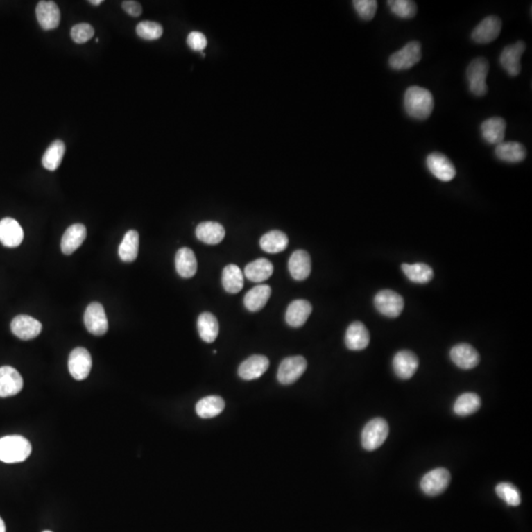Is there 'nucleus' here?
<instances>
[{
    "label": "nucleus",
    "instance_id": "1",
    "mask_svg": "<svg viewBox=\"0 0 532 532\" xmlns=\"http://www.w3.org/2000/svg\"><path fill=\"white\" fill-rule=\"evenodd\" d=\"M404 108L407 114L415 119H427L434 110L432 93L419 86H411L404 94Z\"/></svg>",
    "mask_w": 532,
    "mask_h": 532
},
{
    "label": "nucleus",
    "instance_id": "2",
    "mask_svg": "<svg viewBox=\"0 0 532 532\" xmlns=\"http://www.w3.org/2000/svg\"><path fill=\"white\" fill-rule=\"evenodd\" d=\"M31 452V444L22 436H6L0 439V461L3 463H22L29 458Z\"/></svg>",
    "mask_w": 532,
    "mask_h": 532
},
{
    "label": "nucleus",
    "instance_id": "3",
    "mask_svg": "<svg viewBox=\"0 0 532 532\" xmlns=\"http://www.w3.org/2000/svg\"><path fill=\"white\" fill-rule=\"evenodd\" d=\"M489 62L486 58H477L473 60L466 70L470 92L477 97H483L488 92L487 75L489 74Z\"/></svg>",
    "mask_w": 532,
    "mask_h": 532
},
{
    "label": "nucleus",
    "instance_id": "4",
    "mask_svg": "<svg viewBox=\"0 0 532 532\" xmlns=\"http://www.w3.org/2000/svg\"><path fill=\"white\" fill-rule=\"evenodd\" d=\"M390 428L388 422L383 418H375L368 422L362 431V446L366 451H375L384 444L388 438Z\"/></svg>",
    "mask_w": 532,
    "mask_h": 532
},
{
    "label": "nucleus",
    "instance_id": "5",
    "mask_svg": "<svg viewBox=\"0 0 532 532\" xmlns=\"http://www.w3.org/2000/svg\"><path fill=\"white\" fill-rule=\"evenodd\" d=\"M422 58L421 44L419 42H410L405 44L402 50L395 51L391 55L388 65L395 70L411 69L420 62Z\"/></svg>",
    "mask_w": 532,
    "mask_h": 532
},
{
    "label": "nucleus",
    "instance_id": "6",
    "mask_svg": "<svg viewBox=\"0 0 532 532\" xmlns=\"http://www.w3.org/2000/svg\"><path fill=\"white\" fill-rule=\"evenodd\" d=\"M375 307L379 314L388 318H397L404 309V300L393 290H381L374 300Z\"/></svg>",
    "mask_w": 532,
    "mask_h": 532
},
{
    "label": "nucleus",
    "instance_id": "7",
    "mask_svg": "<svg viewBox=\"0 0 532 532\" xmlns=\"http://www.w3.org/2000/svg\"><path fill=\"white\" fill-rule=\"evenodd\" d=\"M307 360L303 356H293L281 362L278 368L277 379L284 386L294 384L303 376L307 370Z\"/></svg>",
    "mask_w": 532,
    "mask_h": 532
},
{
    "label": "nucleus",
    "instance_id": "8",
    "mask_svg": "<svg viewBox=\"0 0 532 532\" xmlns=\"http://www.w3.org/2000/svg\"><path fill=\"white\" fill-rule=\"evenodd\" d=\"M451 483V473L446 468H436L421 479L422 491L426 495L435 497L445 491Z\"/></svg>",
    "mask_w": 532,
    "mask_h": 532
},
{
    "label": "nucleus",
    "instance_id": "9",
    "mask_svg": "<svg viewBox=\"0 0 532 532\" xmlns=\"http://www.w3.org/2000/svg\"><path fill=\"white\" fill-rule=\"evenodd\" d=\"M84 323L87 330L95 336H102L107 334L109 323L104 307L97 302L89 304L84 315Z\"/></svg>",
    "mask_w": 532,
    "mask_h": 532
},
{
    "label": "nucleus",
    "instance_id": "10",
    "mask_svg": "<svg viewBox=\"0 0 532 532\" xmlns=\"http://www.w3.org/2000/svg\"><path fill=\"white\" fill-rule=\"evenodd\" d=\"M92 369V357L89 351L83 347H77L70 353L69 370L72 378L76 381H83L90 374Z\"/></svg>",
    "mask_w": 532,
    "mask_h": 532
},
{
    "label": "nucleus",
    "instance_id": "11",
    "mask_svg": "<svg viewBox=\"0 0 532 532\" xmlns=\"http://www.w3.org/2000/svg\"><path fill=\"white\" fill-rule=\"evenodd\" d=\"M526 46L524 42H517L514 44L506 46L500 55L501 67L507 71L510 76H517L522 71V63L520 58L526 51Z\"/></svg>",
    "mask_w": 532,
    "mask_h": 532
},
{
    "label": "nucleus",
    "instance_id": "12",
    "mask_svg": "<svg viewBox=\"0 0 532 532\" xmlns=\"http://www.w3.org/2000/svg\"><path fill=\"white\" fill-rule=\"evenodd\" d=\"M43 325L32 316L20 315L15 316L11 322V332L22 341H31L41 334Z\"/></svg>",
    "mask_w": 532,
    "mask_h": 532
},
{
    "label": "nucleus",
    "instance_id": "13",
    "mask_svg": "<svg viewBox=\"0 0 532 532\" xmlns=\"http://www.w3.org/2000/svg\"><path fill=\"white\" fill-rule=\"evenodd\" d=\"M427 167L434 177L442 182H451L456 175V170L452 161L442 153H431L427 157Z\"/></svg>",
    "mask_w": 532,
    "mask_h": 532
},
{
    "label": "nucleus",
    "instance_id": "14",
    "mask_svg": "<svg viewBox=\"0 0 532 532\" xmlns=\"http://www.w3.org/2000/svg\"><path fill=\"white\" fill-rule=\"evenodd\" d=\"M501 30V19L497 16H488L483 19L473 30L471 37L477 44H490L495 41Z\"/></svg>",
    "mask_w": 532,
    "mask_h": 532
},
{
    "label": "nucleus",
    "instance_id": "15",
    "mask_svg": "<svg viewBox=\"0 0 532 532\" xmlns=\"http://www.w3.org/2000/svg\"><path fill=\"white\" fill-rule=\"evenodd\" d=\"M23 379L17 370L9 366L0 368V397H9L20 393Z\"/></svg>",
    "mask_w": 532,
    "mask_h": 532
},
{
    "label": "nucleus",
    "instance_id": "16",
    "mask_svg": "<svg viewBox=\"0 0 532 532\" xmlns=\"http://www.w3.org/2000/svg\"><path fill=\"white\" fill-rule=\"evenodd\" d=\"M393 371L402 379H409L418 370L419 360L413 352L409 350L400 351L393 361Z\"/></svg>",
    "mask_w": 532,
    "mask_h": 532
},
{
    "label": "nucleus",
    "instance_id": "17",
    "mask_svg": "<svg viewBox=\"0 0 532 532\" xmlns=\"http://www.w3.org/2000/svg\"><path fill=\"white\" fill-rule=\"evenodd\" d=\"M24 232L20 224L12 218L0 221V243L6 248H17L22 243Z\"/></svg>",
    "mask_w": 532,
    "mask_h": 532
},
{
    "label": "nucleus",
    "instance_id": "18",
    "mask_svg": "<svg viewBox=\"0 0 532 532\" xmlns=\"http://www.w3.org/2000/svg\"><path fill=\"white\" fill-rule=\"evenodd\" d=\"M451 359L461 369L471 370L479 364L480 356L474 347L461 343L452 347Z\"/></svg>",
    "mask_w": 532,
    "mask_h": 532
},
{
    "label": "nucleus",
    "instance_id": "19",
    "mask_svg": "<svg viewBox=\"0 0 532 532\" xmlns=\"http://www.w3.org/2000/svg\"><path fill=\"white\" fill-rule=\"evenodd\" d=\"M37 22L44 30H53L60 23V11L55 1H40L36 8Z\"/></svg>",
    "mask_w": 532,
    "mask_h": 532
},
{
    "label": "nucleus",
    "instance_id": "20",
    "mask_svg": "<svg viewBox=\"0 0 532 532\" xmlns=\"http://www.w3.org/2000/svg\"><path fill=\"white\" fill-rule=\"evenodd\" d=\"M269 360L264 355H252L243 361L238 370L239 376L245 381L259 379L268 370Z\"/></svg>",
    "mask_w": 532,
    "mask_h": 532
},
{
    "label": "nucleus",
    "instance_id": "21",
    "mask_svg": "<svg viewBox=\"0 0 532 532\" xmlns=\"http://www.w3.org/2000/svg\"><path fill=\"white\" fill-rule=\"evenodd\" d=\"M370 343V334L364 323L354 322L347 328L346 347L352 351L364 350Z\"/></svg>",
    "mask_w": 532,
    "mask_h": 532
},
{
    "label": "nucleus",
    "instance_id": "22",
    "mask_svg": "<svg viewBox=\"0 0 532 532\" xmlns=\"http://www.w3.org/2000/svg\"><path fill=\"white\" fill-rule=\"evenodd\" d=\"M311 304L307 300H295L288 306L286 311V323L292 327H303L311 316Z\"/></svg>",
    "mask_w": 532,
    "mask_h": 532
},
{
    "label": "nucleus",
    "instance_id": "23",
    "mask_svg": "<svg viewBox=\"0 0 532 532\" xmlns=\"http://www.w3.org/2000/svg\"><path fill=\"white\" fill-rule=\"evenodd\" d=\"M506 128L507 123L504 119L493 117L486 119L481 124L483 139L490 144L499 145L505 139Z\"/></svg>",
    "mask_w": 532,
    "mask_h": 532
},
{
    "label": "nucleus",
    "instance_id": "24",
    "mask_svg": "<svg viewBox=\"0 0 532 532\" xmlns=\"http://www.w3.org/2000/svg\"><path fill=\"white\" fill-rule=\"evenodd\" d=\"M290 274L295 280L303 281L309 277L311 271V257L306 250H298L293 252L288 262Z\"/></svg>",
    "mask_w": 532,
    "mask_h": 532
},
{
    "label": "nucleus",
    "instance_id": "25",
    "mask_svg": "<svg viewBox=\"0 0 532 532\" xmlns=\"http://www.w3.org/2000/svg\"><path fill=\"white\" fill-rule=\"evenodd\" d=\"M87 236L86 227L83 224H74L67 228L62 239V250L63 254L70 255L74 254Z\"/></svg>",
    "mask_w": 532,
    "mask_h": 532
},
{
    "label": "nucleus",
    "instance_id": "26",
    "mask_svg": "<svg viewBox=\"0 0 532 532\" xmlns=\"http://www.w3.org/2000/svg\"><path fill=\"white\" fill-rule=\"evenodd\" d=\"M175 269L180 276L184 278H191L198 271V260L192 250L189 248H182L175 255Z\"/></svg>",
    "mask_w": 532,
    "mask_h": 532
},
{
    "label": "nucleus",
    "instance_id": "27",
    "mask_svg": "<svg viewBox=\"0 0 532 532\" xmlns=\"http://www.w3.org/2000/svg\"><path fill=\"white\" fill-rule=\"evenodd\" d=\"M497 158L507 163H520L526 157V149L522 143L515 141L501 142L495 149Z\"/></svg>",
    "mask_w": 532,
    "mask_h": 532
},
{
    "label": "nucleus",
    "instance_id": "28",
    "mask_svg": "<svg viewBox=\"0 0 532 532\" xmlns=\"http://www.w3.org/2000/svg\"><path fill=\"white\" fill-rule=\"evenodd\" d=\"M225 229L217 222H203L196 227V238L207 245H217L225 238Z\"/></svg>",
    "mask_w": 532,
    "mask_h": 532
},
{
    "label": "nucleus",
    "instance_id": "29",
    "mask_svg": "<svg viewBox=\"0 0 532 532\" xmlns=\"http://www.w3.org/2000/svg\"><path fill=\"white\" fill-rule=\"evenodd\" d=\"M271 295V286H255L246 294L243 304L250 311H259L266 306Z\"/></svg>",
    "mask_w": 532,
    "mask_h": 532
},
{
    "label": "nucleus",
    "instance_id": "30",
    "mask_svg": "<svg viewBox=\"0 0 532 532\" xmlns=\"http://www.w3.org/2000/svg\"><path fill=\"white\" fill-rule=\"evenodd\" d=\"M198 330L199 336L206 343H212L216 341L219 334V323L216 316L208 311L201 314L198 316Z\"/></svg>",
    "mask_w": 532,
    "mask_h": 532
},
{
    "label": "nucleus",
    "instance_id": "31",
    "mask_svg": "<svg viewBox=\"0 0 532 532\" xmlns=\"http://www.w3.org/2000/svg\"><path fill=\"white\" fill-rule=\"evenodd\" d=\"M245 275L252 282L260 283L267 280L273 273V266L268 259H259L248 264L245 268Z\"/></svg>",
    "mask_w": 532,
    "mask_h": 532
},
{
    "label": "nucleus",
    "instance_id": "32",
    "mask_svg": "<svg viewBox=\"0 0 532 532\" xmlns=\"http://www.w3.org/2000/svg\"><path fill=\"white\" fill-rule=\"evenodd\" d=\"M224 409L223 398L217 395H210L199 400L196 406V411L200 418L208 419L218 416L222 413Z\"/></svg>",
    "mask_w": 532,
    "mask_h": 532
},
{
    "label": "nucleus",
    "instance_id": "33",
    "mask_svg": "<svg viewBox=\"0 0 532 532\" xmlns=\"http://www.w3.org/2000/svg\"><path fill=\"white\" fill-rule=\"evenodd\" d=\"M288 243L289 240L287 235L277 230L264 234L259 241L260 248L269 254H278L283 252L288 247Z\"/></svg>",
    "mask_w": 532,
    "mask_h": 532
},
{
    "label": "nucleus",
    "instance_id": "34",
    "mask_svg": "<svg viewBox=\"0 0 532 532\" xmlns=\"http://www.w3.org/2000/svg\"><path fill=\"white\" fill-rule=\"evenodd\" d=\"M222 284L225 291L230 294H237L243 287V273L236 264H229L222 273Z\"/></svg>",
    "mask_w": 532,
    "mask_h": 532
},
{
    "label": "nucleus",
    "instance_id": "35",
    "mask_svg": "<svg viewBox=\"0 0 532 532\" xmlns=\"http://www.w3.org/2000/svg\"><path fill=\"white\" fill-rule=\"evenodd\" d=\"M139 248V235L135 230H130L126 234L119 247V255L124 262H132L137 259Z\"/></svg>",
    "mask_w": 532,
    "mask_h": 532
},
{
    "label": "nucleus",
    "instance_id": "36",
    "mask_svg": "<svg viewBox=\"0 0 532 532\" xmlns=\"http://www.w3.org/2000/svg\"><path fill=\"white\" fill-rule=\"evenodd\" d=\"M402 269L403 273L405 274V276H406L411 282L417 283V284H426V283L430 282L434 277L433 269L431 268L428 264H402Z\"/></svg>",
    "mask_w": 532,
    "mask_h": 532
},
{
    "label": "nucleus",
    "instance_id": "37",
    "mask_svg": "<svg viewBox=\"0 0 532 532\" xmlns=\"http://www.w3.org/2000/svg\"><path fill=\"white\" fill-rule=\"evenodd\" d=\"M481 407V400L477 393H466L459 396L454 405V413L465 417L474 414Z\"/></svg>",
    "mask_w": 532,
    "mask_h": 532
},
{
    "label": "nucleus",
    "instance_id": "38",
    "mask_svg": "<svg viewBox=\"0 0 532 532\" xmlns=\"http://www.w3.org/2000/svg\"><path fill=\"white\" fill-rule=\"evenodd\" d=\"M65 153V144L62 140H55L44 152L42 163L46 170L55 171L62 164Z\"/></svg>",
    "mask_w": 532,
    "mask_h": 532
},
{
    "label": "nucleus",
    "instance_id": "39",
    "mask_svg": "<svg viewBox=\"0 0 532 532\" xmlns=\"http://www.w3.org/2000/svg\"><path fill=\"white\" fill-rule=\"evenodd\" d=\"M388 6L398 18L411 19L417 13L416 3L411 0H388Z\"/></svg>",
    "mask_w": 532,
    "mask_h": 532
},
{
    "label": "nucleus",
    "instance_id": "40",
    "mask_svg": "<svg viewBox=\"0 0 532 532\" xmlns=\"http://www.w3.org/2000/svg\"><path fill=\"white\" fill-rule=\"evenodd\" d=\"M496 494L499 498L508 504V506L517 507L520 505L522 499L519 489L513 485L512 483L501 482L496 486Z\"/></svg>",
    "mask_w": 532,
    "mask_h": 532
},
{
    "label": "nucleus",
    "instance_id": "41",
    "mask_svg": "<svg viewBox=\"0 0 532 532\" xmlns=\"http://www.w3.org/2000/svg\"><path fill=\"white\" fill-rule=\"evenodd\" d=\"M137 33L142 39L154 41V40L160 39L163 35V27L157 22L143 21L137 25Z\"/></svg>",
    "mask_w": 532,
    "mask_h": 532
},
{
    "label": "nucleus",
    "instance_id": "42",
    "mask_svg": "<svg viewBox=\"0 0 532 532\" xmlns=\"http://www.w3.org/2000/svg\"><path fill=\"white\" fill-rule=\"evenodd\" d=\"M353 6L361 19L370 21L376 15L378 2L376 0H354Z\"/></svg>",
    "mask_w": 532,
    "mask_h": 532
},
{
    "label": "nucleus",
    "instance_id": "43",
    "mask_svg": "<svg viewBox=\"0 0 532 532\" xmlns=\"http://www.w3.org/2000/svg\"><path fill=\"white\" fill-rule=\"evenodd\" d=\"M95 30L88 23H80L74 26L71 29L72 40L76 44H84L92 39Z\"/></svg>",
    "mask_w": 532,
    "mask_h": 532
},
{
    "label": "nucleus",
    "instance_id": "44",
    "mask_svg": "<svg viewBox=\"0 0 532 532\" xmlns=\"http://www.w3.org/2000/svg\"><path fill=\"white\" fill-rule=\"evenodd\" d=\"M187 43L192 51H203L207 46V39L203 33L194 31L187 36Z\"/></svg>",
    "mask_w": 532,
    "mask_h": 532
},
{
    "label": "nucleus",
    "instance_id": "45",
    "mask_svg": "<svg viewBox=\"0 0 532 532\" xmlns=\"http://www.w3.org/2000/svg\"><path fill=\"white\" fill-rule=\"evenodd\" d=\"M121 6L123 10L132 17H139L142 14V6L139 2L128 0V1H123Z\"/></svg>",
    "mask_w": 532,
    "mask_h": 532
},
{
    "label": "nucleus",
    "instance_id": "46",
    "mask_svg": "<svg viewBox=\"0 0 532 532\" xmlns=\"http://www.w3.org/2000/svg\"><path fill=\"white\" fill-rule=\"evenodd\" d=\"M0 532H6V524H4L3 520L0 517Z\"/></svg>",
    "mask_w": 532,
    "mask_h": 532
},
{
    "label": "nucleus",
    "instance_id": "47",
    "mask_svg": "<svg viewBox=\"0 0 532 532\" xmlns=\"http://www.w3.org/2000/svg\"><path fill=\"white\" fill-rule=\"evenodd\" d=\"M89 2H90L92 6H100L101 3H103V0H90Z\"/></svg>",
    "mask_w": 532,
    "mask_h": 532
},
{
    "label": "nucleus",
    "instance_id": "48",
    "mask_svg": "<svg viewBox=\"0 0 532 532\" xmlns=\"http://www.w3.org/2000/svg\"><path fill=\"white\" fill-rule=\"evenodd\" d=\"M44 532H51V531H44Z\"/></svg>",
    "mask_w": 532,
    "mask_h": 532
}]
</instances>
